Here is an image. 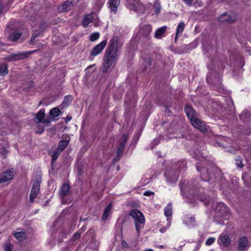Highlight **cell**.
<instances>
[{
	"instance_id": "ba28073f",
	"label": "cell",
	"mask_w": 251,
	"mask_h": 251,
	"mask_svg": "<svg viewBox=\"0 0 251 251\" xmlns=\"http://www.w3.org/2000/svg\"><path fill=\"white\" fill-rule=\"evenodd\" d=\"M73 6V3L71 1H66L58 8L59 12H67L70 10Z\"/></svg>"
},
{
	"instance_id": "7402d4cb",
	"label": "cell",
	"mask_w": 251,
	"mask_h": 251,
	"mask_svg": "<svg viewBox=\"0 0 251 251\" xmlns=\"http://www.w3.org/2000/svg\"><path fill=\"white\" fill-rule=\"evenodd\" d=\"M22 33L19 32H16L11 34L10 36V39L13 42H15L16 41L18 40L19 38H20Z\"/></svg>"
},
{
	"instance_id": "e0dca14e",
	"label": "cell",
	"mask_w": 251,
	"mask_h": 251,
	"mask_svg": "<svg viewBox=\"0 0 251 251\" xmlns=\"http://www.w3.org/2000/svg\"><path fill=\"white\" fill-rule=\"evenodd\" d=\"M221 241L225 246H229L231 243V239L227 236H223L221 238Z\"/></svg>"
},
{
	"instance_id": "ac0fdd59",
	"label": "cell",
	"mask_w": 251,
	"mask_h": 251,
	"mask_svg": "<svg viewBox=\"0 0 251 251\" xmlns=\"http://www.w3.org/2000/svg\"><path fill=\"white\" fill-rule=\"evenodd\" d=\"M26 237V235L25 234V232H16L14 234V237L19 241H22L23 240L25 239Z\"/></svg>"
},
{
	"instance_id": "f546056e",
	"label": "cell",
	"mask_w": 251,
	"mask_h": 251,
	"mask_svg": "<svg viewBox=\"0 0 251 251\" xmlns=\"http://www.w3.org/2000/svg\"><path fill=\"white\" fill-rule=\"evenodd\" d=\"M13 245L11 244H7L5 246V249L6 251H11L13 249Z\"/></svg>"
},
{
	"instance_id": "5b68a950",
	"label": "cell",
	"mask_w": 251,
	"mask_h": 251,
	"mask_svg": "<svg viewBox=\"0 0 251 251\" xmlns=\"http://www.w3.org/2000/svg\"><path fill=\"white\" fill-rule=\"evenodd\" d=\"M129 215L136 221L139 222L140 223L143 224L145 222V217L144 216L142 212L137 209H134L131 211L129 213Z\"/></svg>"
},
{
	"instance_id": "30bf717a",
	"label": "cell",
	"mask_w": 251,
	"mask_h": 251,
	"mask_svg": "<svg viewBox=\"0 0 251 251\" xmlns=\"http://www.w3.org/2000/svg\"><path fill=\"white\" fill-rule=\"evenodd\" d=\"M93 20V16L92 14H88L84 16L82 21V25L84 27H87Z\"/></svg>"
},
{
	"instance_id": "603a6c76",
	"label": "cell",
	"mask_w": 251,
	"mask_h": 251,
	"mask_svg": "<svg viewBox=\"0 0 251 251\" xmlns=\"http://www.w3.org/2000/svg\"><path fill=\"white\" fill-rule=\"evenodd\" d=\"M50 113L51 116L54 117H57L58 116L60 115V114L61 113V111H60V109L58 108H54L51 109Z\"/></svg>"
},
{
	"instance_id": "7a4b0ae2",
	"label": "cell",
	"mask_w": 251,
	"mask_h": 251,
	"mask_svg": "<svg viewBox=\"0 0 251 251\" xmlns=\"http://www.w3.org/2000/svg\"><path fill=\"white\" fill-rule=\"evenodd\" d=\"M184 111L193 126L203 133L207 132V129L206 126L202 122L201 120L197 117L196 112L192 107L189 106H186L184 108Z\"/></svg>"
},
{
	"instance_id": "6da1fadb",
	"label": "cell",
	"mask_w": 251,
	"mask_h": 251,
	"mask_svg": "<svg viewBox=\"0 0 251 251\" xmlns=\"http://www.w3.org/2000/svg\"><path fill=\"white\" fill-rule=\"evenodd\" d=\"M118 38L115 36L111 40L103 65V72H108L115 62L118 53Z\"/></svg>"
},
{
	"instance_id": "1f68e13d",
	"label": "cell",
	"mask_w": 251,
	"mask_h": 251,
	"mask_svg": "<svg viewBox=\"0 0 251 251\" xmlns=\"http://www.w3.org/2000/svg\"><path fill=\"white\" fill-rule=\"evenodd\" d=\"M152 194H154V193H153L152 192H150V191H147L145 193H144V195H145V196H149L152 195Z\"/></svg>"
},
{
	"instance_id": "8992f818",
	"label": "cell",
	"mask_w": 251,
	"mask_h": 251,
	"mask_svg": "<svg viewBox=\"0 0 251 251\" xmlns=\"http://www.w3.org/2000/svg\"><path fill=\"white\" fill-rule=\"evenodd\" d=\"M15 174V172L13 169H10L6 170V171L3 173L0 179V182L7 181L11 180Z\"/></svg>"
},
{
	"instance_id": "4fadbf2b",
	"label": "cell",
	"mask_w": 251,
	"mask_h": 251,
	"mask_svg": "<svg viewBox=\"0 0 251 251\" xmlns=\"http://www.w3.org/2000/svg\"><path fill=\"white\" fill-rule=\"evenodd\" d=\"M166 29H167L166 26H163L158 29L155 33V37L157 38H161L164 34Z\"/></svg>"
},
{
	"instance_id": "836d02e7",
	"label": "cell",
	"mask_w": 251,
	"mask_h": 251,
	"mask_svg": "<svg viewBox=\"0 0 251 251\" xmlns=\"http://www.w3.org/2000/svg\"><path fill=\"white\" fill-rule=\"evenodd\" d=\"M3 8V4L2 3H0V15L2 13Z\"/></svg>"
},
{
	"instance_id": "484cf974",
	"label": "cell",
	"mask_w": 251,
	"mask_h": 251,
	"mask_svg": "<svg viewBox=\"0 0 251 251\" xmlns=\"http://www.w3.org/2000/svg\"><path fill=\"white\" fill-rule=\"evenodd\" d=\"M100 33H94L91 35L90 39L91 41H95L97 40L100 38Z\"/></svg>"
},
{
	"instance_id": "3957f363",
	"label": "cell",
	"mask_w": 251,
	"mask_h": 251,
	"mask_svg": "<svg viewBox=\"0 0 251 251\" xmlns=\"http://www.w3.org/2000/svg\"><path fill=\"white\" fill-rule=\"evenodd\" d=\"M40 183L36 179L34 181V183L33 184L30 196V201L31 203L34 202V200L37 198L39 194L40 187Z\"/></svg>"
},
{
	"instance_id": "d6a6232c",
	"label": "cell",
	"mask_w": 251,
	"mask_h": 251,
	"mask_svg": "<svg viewBox=\"0 0 251 251\" xmlns=\"http://www.w3.org/2000/svg\"><path fill=\"white\" fill-rule=\"evenodd\" d=\"M184 1L186 3H187V5H190L192 3L191 0H184Z\"/></svg>"
},
{
	"instance_id": "277c9868",
	"label": "cell",
	"mask_w": 251,
	"mask_h": 251,
	"mask_svg": "<svg viewBox=\"0 0 251 251\" xmlns=\"http://www.w3.org/2000/svg\"><path fill=\"white\" fill-rule=\"evenodd\" d=\"M33 53V51L30 52H27V53H23L18 54L15 55H11L10 56H8L6 58V60L8 61H13L16 60H19L21 59H25L26 58H29L30 55Z\"/></svg>"
},
{
	"instance_id": "f1b7e54d",
	"label": "cell",
	"mask_w": 251,
	"mask_h": 251,
	"mask_svg": "<svg viewBox=\"0 0 251 251\" xmlns=\"http://www.w3.org/2000/svg\"><path fill=\"white\" fill-rule=\"evenodd\" d=\"M214 241H215V238H212V237H211V238H209L207 239V241L206 242V244L207 245H209V246L211 245L213 243Z\"/></svg>"
},
{
	"instance_id": "d4e9b609",
	"label": "cell",
	"mask_w": 251,
	"mask_h": 251,
	"mask_svg": "<svg viewBox=\"0 0 251 251\" xmlns=\"http://www.w3.org/2000/svg\"><path fill=\"white\" fill-rule=\"evenodd\" d=\"M72 100V97L71 96H67L66 97L64 98V101L63 102V105H64L65 107L68 106L71 103Z\"/></svg>"
},
{
	"instance_id": "4316f807",
	"label": "cell",
	"mask_w": 251,
	"mask_h": 251,
	"mask_svg": "<svg viewBox=\"0 0 251 251\" xmlns=\"http://www.w3.org/2000/svg\"><path fill=\"white\" fill-rule=\"evenodd\" d=\"M69 191V186L68 184H65L62 187V193L65 195Z\"/></svg>"
},
{
	"instance_id": "44dd1931",
	"label": "cell",
	"mask_w": 251,
	"mask_h": 251,
	"mask_svg": "<svg viewBox=\"0 0 251 251\" xmlns=\"http://www.w3.org/2000/svg\"><path fill=\"white\" fill-rule=\"evenodd\" d=\"M248 243V239L245 236H243L240 239L239 242V248L241 250L243 249L246 246Z\"/></svg>"
},
{
	"instance_id": "9c48e42d",
	"label": "cell",
	"mask_w": 251,
	"mask_h": 251,
	"mask_svg": "<svg viewBox=\"0 0 251 251\" xmlns=\"http://www.w3.org/2000/svg\"><path fill=\"white\" fill-rule=\"evenodd\" d=\"M120 0H110L109 1V7L114 13H117L118 8L120 5Z\"/></svg>"
},
{
	"instance_id": "8fae6325",
	"label": "cell",
	"mask_w": 251,
	"mask_h": 251,
	"mask_svg": "<svg viewBox=\"0 0 251 251\" xmlns=\"http://www.w3.org/2000/svg\"><path fill=\"white\" fill-rule=\"evenodd\" d=\"M123 137L124 138L123 139V140H122V142H121V144H120V146L119 147L118 151H117L116 158H118V159H119V158H120L121 156L122 153H123V152L124 148V147H125V144H126V136H124Z\"/></svg>"
},
{
	"instance_id": "cb8c5ba5",
	"label": "cell",
	"mask_w": 251,
	"mask_h": 251,
	"mask_svg": "<svg viewBox=\"0 0 251 251\" xmlns=\"http://www.w3.org/2000/svg\"><path fill=\"white\" fill-rule=\"evenodd\" d=\"M172 213V206L171 204H168L164 209V214L165 215L168 217L170 216Z\"/></svg>"
},
{
	"instance_id": "83f0119b",
	"label": "cell",
	"mask_w": 251,
	"mask_h": 251,
	"mask_svg": "<svg viewBox=\"0 0 251 251\" xmlns=\"http://www.w3.org/2000/svg\"><path fill=\"white\" fill-rule=\"evenodd\" d=\"M236 163L239 167L242 168L243 167L244 164L242 162V160L240 158H238L236 159Z\"/></svg>"
},
{
	"instance_id": "9a60e30c",
	"label": "cell",
	"mask_w": 251,
	"mask_h": 251,
	"mask_svg": "<svg viewBox=\"0 0 251 251\" xmlns=\"http://www.w3.org/2000/svg\"><path fill=\"white\" fill-rule=\"evenodd\" d=\"M36 118L40 123L45 122V113L44 111H40L36 115Z\"/></svg>"
},
{
	"instance_id": "52a82bcc",
	"label": "cell",
	"mask_w": 251,
	"mask_h": 251,
	"mask_svg": "<svg viewBox=\"0 0 251 251\" xmlns=\"http://www.w3.org/2000/svg\"><path fill=\"white\" fill-rule=\"evenodd\" d=\"M106 44H107V41L106 40L103 41L100 43L98 44L96 46H95L92 51V56H96L97 55H98L99 54L101 53L106 46Z\"/></svg>"
},
{
	"instance_id": "7c38bea8",
	"label": "cell",
	"mask_w": 251,
	"mask_h": 251,
	"mask_svg": "<svg viewBox=\"0 0 251 251\" xmlns=\"http://www.w3.org/2000/svg\"><path fill=\"white\" fill-rule=\"evenodd\" d=\"M184 26H185V24H184V22H180L179 25H178L177 30L176 36H175V42H176L177 41L178 38H179L180 35L183 33L184 30Z\"/></svg>"
},
{
	"instance_id": "4dcf8cb0",
	"label": "cell",
	"mask_w": 251,
	"mask_h": 251,
	"mask_svg": "<svg viewBox=\"0 0 251 251\" xmlns=\"http://www.w3.org/2000/svg\"><path fill=\"white\" fill-rule=\"evenodd\" d=\"M161 6L159 5V3H158V4L156 5V10H155V13H156V14H159V12H160V11H161Z\"/></svg>"
},
{
	"instance_id": "5bb4252c",
	"label": "cell",
	"mask_w": 251,
	"mask_h": 251,
	"mask_svg": "<svg viewBox=\"0 0 251 251\" xmlns=\"http://www.w3.org/2000/svg\"><path fill=\"white\" fill-rule=\"evenodd\" d=\"M8 73V65L6 64H2L0 65V76H6Z\"/></svg>"
},
{
	"instance_id": "2e32d148",
	"label": "cell",
	"mask_w": 251,
	"mask_h": 251,
	"mask_svg": "<svg viewBox=\"0 0 251 251\" xmlns=\"http://www.w3.org/2000/svg\"><path fill=\"white\" fill-rule=\"evenodd\" d=\"M112 205V203H111V204H109V205L106 207V209L105 211H104V214H103V221L106 220V219L108 218V217L109 213H110V211H111V209Z\"/></svg>"
},
{
	"instance_id": "d6986e66",
	"label": "cell",
	"mask_w": 251,
	"mask_h": 251,
	"mask_svg": "<svg viewBox=\"0 0 251 251\" xmlns=\"http://www.w3.org/2000/svg\"><path fill=\"white\" fill-rule=\"evenodd\" d=\"M219 20L221 21H226V22H232V17L227 13H224L219 17Z\"/></svg>"
},
{
	"instance_id": "ffe728a7",
	"label": "cell",
	"mask_w": 251,
	"mask_h": 251,
	"mask_svg": "<svg viewBox=\"0 0 251 251\" xmlns=\"http://www.w3.org/2000/svg\"><path fill=\"white\" fill-rule=\"evenodd\" d=\"M68 143V141H61L60 142H59V144H58V151L61 153V152L63 151L67 147Z\"/></svg>"
}]
</instances>
